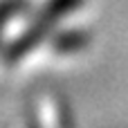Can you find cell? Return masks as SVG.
<instances>
[{
  "label": "cell",
  "mask_w": 128,
  "mask_h": 128,
  "mask_svg": "<svg viewBox=\"0 0 128 128\" xmlns=\"http://www.w3.org/2000/svg\"><path fill=\"white\" fill-rule=\"evenodd\" d=\"M29 0H0V29L9 25V20L29 11Z\"/></svg>",
  "instance_id": "3957f363"
},
{
  "label": "cell",
  "mask_w": 128,
  "mask_h": 128,
  "mask_svg": "<svg viewBox=\"0 0 128 128\" xmlns=\"http://www.w3.org/2000/svg\"><path fill=\"white\" fill-rule=\"evenodd\" d=\"M81 4L83 0H45V4L36 11V16L22 29V34L4 47V63L14 65L20 58H25L32 50H36L47 38V34L58 25V20L74 14Z\"/></svg>",
  "instance_id": "6da1fadb"
},
{
  "label": "cell",
  "mask_w": 128,
  "mask_h": 128,
  "mask_svg": "<svg viewBox=\"0 0 128 128\" xmlns=\"http://www.w3.org/2000/svg\"><path fill=\"white\" fill-rule=\"evenodd\" d=\"M50 43L58 54H74V52L88 47L90 34L83 29H65V32H58L56 36H52Z\"/></svg>",
  "instance_id": "7a4b0ae2"
}]
</instances>
